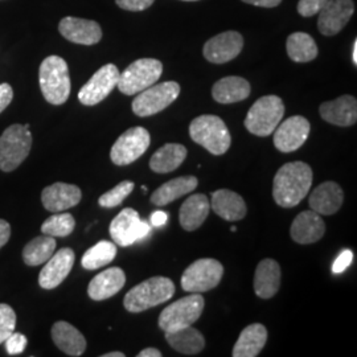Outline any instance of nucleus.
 <instances>
[{
  "label": "nucleus",
  "mask_w": 357,
  "mask_h": 357,
  "mask_svg": "<svg viewBox=\"0 0 357 357\" xmlns=\"http://www.w3.org/2000/svg\"><path fill=\"white\" fill-rule=\"evenodd\" d=\"M312 184V169L305 162H291L282 166L275 174L273 197L282 208H294L299 204Z\"/></svg>",
  "instance_id": "1"
},
{
  "label": "nucleus",
  "mask_w": 357,
  "mask_h": 357,
  "mask_svg": "<svg viewBox=\"0 0 357 357\" xmlns=\"http://www.w3.org/2000/svg\"><path fill=\"white\" fill-rule=\"evenodd\" d=\"M40 89L47 102L60 106L68 101L70 96L69 68L63 57L48 56L38 70Z\"/></svg>",
  "instance_id": "2"
},
{
  "label": "nucleus",
  "mask_w": 357,
  "mask_h": 357,
  "mask_svg": "<svg viewBox=\"0 0 357 357\" xmlns=\"http://www.w3.org/2000/svg\"><path fill=\"white\" fill-rule=\"evenodd\" d=\"M175 294V284L167 277L149 278L132 287L125 296L123 305L128 312H143L169 301Z\"/></svg>",
  "instance_id": "3"
},
{
  "label": "nucleus",
  "mask_w": 357,
  "mask_h": 357,
  "mask_svg": "<svg viewBox=\"0 0 357 357\" xmlns=\"http://www.w3.org/2000/svg\"><path fill=\"white\" fill-rule=\"evenodd\" d=\"M192 141L213 155H224L229 150L231 137L225 122L217 115H200L190 125Z\"/></svg>",
  "instance_id": "4"
},
{
  "label": "nucleus",
  "mask_w": 357,
  "mask_h": 357,
  "mask_svg": "<svg viewBox=\"0 0 357 357\" xmlns=\"http://www.w3.org/2000/svg\"><path fill=\"white\" fill-rule=\"evenodd\" d=\"M32 149L29 125H13L0 137V171L11 172L26 159Z\"/></svg>",
  "instance_id": "5"
},
{
  "label": "nucleus",
  "mask_w": 357,
  "mask_h": 357,
  "mask_svg": "<svg viewBox=\"0 0 357 357\" xmlns=\"http://www.w3.org/2000/svg\"><path fill=\"white\" fill-rule=\"evenodd\" d=\"M284 105L277 96H265L255 101L245 118V128L257 137H268L281 123Z\"/></svg>",
  "instance_id": "6"
},
{
  "label": "nucleus",
  "mask_w": 357,
  "mask_h": 357,
  "mask_svg": "<svg viewBox=\"0 0 357 357\" xmlns=\"http://www.w3.org/2000/svg\"><path fill=\"white\" fill-rule=\"evenodd\" d=\"M205 301L200 294L191 293L166 307L159 317L162 331L172 332L193 326L204 311Z\"/></svg>",
  "instance_id": "7"
},
{
  "label": "nucleus",
  "mask_w": 357,
  "mask_h": 357,
  "mask_svg": "<svg viewBox=\"0 0 357 357\" xmlns=\"http://www.w3.org/2000/svg\"><path fill=\"white\" fill-rule=\"evenodd\" d=\"M163 73V65L156 59H139L119 73L116 88L126 96H135L153 86Z\"/></svg>",
  "instance_id": "8"
},
{
  "label": "nucleus",
  "mask_w": 357,
  "mask_h": 357,
  "mask_svg": "<svg viewBox=\"0 0 357 357\" xmlns=\"http://www.w3.org/2000/svg\"><path fill=\"white\" fill-rule=\"evenodd\" d=\"M224 268L213 258L195 261L181 275V287L187 293H206L222 280Z\"/></svg>",
  "instance_id": "9"
},
{
  "label": "nucleus",
  "mask_w": 357,
  "mask_h": 357,
  "mask_svg": "<svg viewBox=\"0 0 357 357\" xmlns=\"http://www.w3.org/2000/svg\"><path fill=\"white\" fill-rule=\"evenodd\" d=\"M180 94V85L175 81H167L138 93L132 101V112L138 116H151L163 112L176 101Z\"/></svg>",
  "instance_id": "10"
},
{
  "label": "nucleus",
  "mask_w": 357,
  "mask_h": 357,
  "mask_svg": "<svg viewBox=\"0 0 357 357\" xmlns=\"http://www.w3.org/2000/svg\"><path fill=\"white\" fill-rule=\"evenodd\" d=\"M150 143L151 137L146 128H128L113 144L110 151L112 162L116 166L131 165L147 151Z\"/></svg>",
  "instance_id": "11"
},
{
  "label": "nucleus",
  "mask_w": 357,
  "mask_h": 357,
  "mask_svg": "<svg viewBox=\"0 0 357 357\" xmlns=\"http://www.w3.org/2000/svg\"><path fill=\"white\" fill-rule=\"evenodd\" d=\"M109 230L115 245L128 248L130 245L146 238L151 233V225L141 220L135 209L125 208L112 221Z\"/></svg>",
  "instance_id": "12"
},
{
  "label": "nucleus",
  "mask_w": 357,
  "mask_h": 357,
  "mask_svg": "<svg viewBox=\"0 0 357 357\" xmlns=\"http://www.w3.org/2000/svg\"><path fill=\"white\" fill-rule=\"evenodd\" d=\"M119 70L114 64L103 65L78 91V100L85 106H94L116 88Z\"/></svg>",
  "instance_id": "13"
},
{
  "label": "nucleus",
  "mask_w": 357,
  "mask_h": 357,
  "mask_svg": "<svg viewBox=\"0 0 357 357\" xmlns=\"http://www.w3.org/2000/svg\"><path fill=\"white\" fill-rule=\"evenodd\" d=\"M310 122L302 115H294L274 130V146L281 153L299 150L310 135Z\"/></svg>",
  "instance_id": "14"
},
{
  "label": "nucleus",
  "mask_w": 357,
  "mask_h": 357,
  "mask_svg": "<svg viewBox=\"0 0 357 357\" xmlns=\"http://www.w3.org/2000/svg\"><path fill=\"white\" fill-rule=\"evenodd\" d=\"M243 48V38L236 31H227L205 43L204 57L212 64H225L236 59Z\"/></svg>",
  "instance_id": "15"
},
{
  "label": "nucleus",
  "mask_w": 357,
  "mask_h": 357,
  "mask_svg": "<svg viewBox=\"0 0 357 357\" xmlns=\"http://www.w3.org/2000/svg\"><path fill=\"white\" fill-rule=\"evenodd\" d=\"M355 13L352 0H328L319 11L318 28L324 36L337 35Z\"/></svg>",
  "instance_id": "16"
},
{
  "label": "nucleus",
  "mask_w": 357,
  "mask_h": 357,
  "mask_svg": "<svg viewBox=\"0 0 357 357\" xmlns=\"http://www.w3.org/2000/svg\"><path fill=\"white\" fill-rule=\"evenodd\" d=\"M75 252L69 248L60 249L56 255L53 253L38 274V284L45 290L56 289L69 275L75 265Z\"/></svg>",
  "instance_id": "17"
},
{
  "label": "nucleus",
  "mask_w": 357,
  "mask_h": 357,
  "mask_svg": "<svg viewBox=\"0 0 357 357\" xmlns=\"http://www.w3.org/2000/svg\"><path fill=\"white\" fill-rule=\"evenodd\" d=\"M59 31L68 41L81 45H94L102 38V29L97 22L72 16L60 22Z\"/></svg>",
  "instance_id": "18"
},
{
  "label": "nucleus",
  "mask_w": 357,
  "mask_h": 357,
  "mask_svg": "<svg viewBox=\"0 0 357 357\" xmlns=\"http://www.w3.org/2000/svg\"><path fill=\"white\" fill-rule=\"evenodd\" d=\"M82 199V192L73 184L53 183L41 192V202L47 211L52 213L65 212L69 208L76 206Z\"/></svg>",
  "instance_id": "19"
},
{
  "label": "nucleus",
  "mask_w": 357,
  "mask_h": 357,
  "mask_svg": "<svg viewBox=\"0 0 357 357\" xmlns=\"http://www.w3.org/2000/svg\"><path fill=\"white\" fill-rule=\"evenodd\" d=\"M321 118L335 126L348 128L357 121V101L352 96H342L335 101L320 105Z\"/></svg>",
  "instance_id": "20"
},
{
  "label": "nucleus",
  "mask_w": 357,
  "mask_h": 357,
  "mask_svg": "<svg viewBox=\"0 0 357 357\" xmlns=\"http://www.w3.org/2000/svg\"><path fill=\"white\" fill-rule=\"evenodd\" d=\"M343 202L344 193L340 185L335 181H326L310 195L308 204L311 211L319 213L320 216H331L342 208Z\"/></svg>",
  "instance_id": "21"
},
{
  "label": "nucleus",
  "mask_w": 357,
  "mask_h": 357,
  "mask_svg": "<svg viewBox=\"0 0 357 357\" xmlns=\"http://www.w3.org/2000/svg\"><path fill=\"white\" fill-rule=\"evenodd\" d=\"M326 233V224L319 213L305 211L295 217L290 234L295 243L301 245L318 243Z\"/></svg>",
  "instance_id": "22"
},
{
  "label": "nucleus",
  "mask_w": 357,
  "mask_h": 357,
  "mask_svg": "<svg viewBox=\"0 0 357 357\" xmlns=\"http://www.w3.org/2000/svg\"><path fill=\"white\" fill-rule=\"evenodd\" d=\"M125 283L126 274L122 268H106L91 280L88 287V295L93 301H105L119 293Z\"/></svg>",
  "instance_id": "23"
},
{
  "label": "nucleus",
  "mask_w": 357,
  "mask_h": 357,
  "mask_svg": "<svg viewBox=\"0 0 357 357\" xmlns=\"http://www.w3.org/2000/svg\"><path fill=\"white\" fill-rule=\"evenodd\" d=\"M281 286V266L277 261L262 259L255 268V293L261 299H270Z\"/></svg>",
  "instance_id": "24"
},
{
  "label": "nucleus",
  "mask_w": 357,
  "mask_h": 357,
  "mask_svg": "<svg viewBox=\"0 0 357 357\" xmlns=\"http://www.w3.org/2000/svg\"><path fill=\"white\" fill-rule=\"evenodd\" d=\"M52 339L56 347L68 356H81L86 349L84 335L68 321H57L52 327Z\"/></svg>",
  "instance_id": "25"
},
{
  "label": "nucleus",
  "mask_w": 357,
  "mask_h": 357,
  "mask_svg": "<svg viewBox=\"0 0 357 357\" xmlns=\"http://www.w3.org/2000/svg\"><path fill=\"white\" fill-rule=\"evenodd\" d=\"M209 209L211 204L205 195L196 193L190 196L183 203L178 212V221L181 228L187 231L199 229L209 215Z\"/></svg>",
  "instance_id": "26"
},
{
  "label": "nucleus",
  "mask_w": 357,
  "mask_h": 357,
  "mask_svg": "<svg viewBox=\"0 0 357 357\" xmlns=\"http://www.w3.org/2000/svg\"><path fill=\"white\" fill-rule=\"evenodd\" d=\"M211 208L215 211L217 216L230 222L243 220L248 212L243 197L238 193L229 190H218L213 192Z\"/></svg>",
  "instance_id": "27"
},
{
  "label": "nucleus",
  "mask_w": 357,
  "mask_h": 357,
  "mask_svg": "<svg viewBox=\"0 0 357 357\" xmlns=\"http://www.w3.org/2000/svg\"><path fill=\"white\" fill-rule=\"evenodd\" d=\"M268 342V330L264 324L255 323L243 328L236 345L233 347V357H255L261 354Z\"/></svg>",
  "instance_id": "28"
},
{
  "label": "nucleus",
  "mask_w": 357,
  "mask_h": 357,
  "mask_svg": "<svg viewBox=\"0 0 357 357\" xmlns=\"http://www.w3.org/2000/svg\"><path fill=\"white\" fill-rule=\"evenodd\" d=\"M250 84L243 77L229 76L217 81L212 88V97L222 105L240 102L249 97Z\"/></svg>",
  "instance_id": "29"
},
{
  "label": "nucleus",
  "mask_w": 357,
  "mask_h": 357,
  "mask_svg": "<svg viewBox=\"0 0 357 357\" xmlns=\"http://www.w3.org/2000/svg\"><path fill=\"white\" fill-rule=\"evenodd\" d=\"M199 180L195 176H180L172 178L165 183L162 187H159L151 195V203L158 206H165L180 197L185 196L187 193H191L196 190Z\"/></svg>",
  "instance_id": "30"
},
{
  "label": "nucleus",
  "mask_w": 357,
  "mask_h": 357,
  "mask_svg": "<svg viewBox=\"0 0 357 357\" xmlns=\"http://www.w3.org/2000/svg\"><path fill=\"white\" fill-rule=\"evenodd\" d=\"M187 158V149L178 143H167L155 151L150 159V168L156 174H168L183 165Z\"/></svg>",
  "instance_id": "31"
},
{
  "label": "nucleus",
  "mask_w": 357,
  "mask_h": 357,
  "mask_svg": "<svg viewBox=\"0 0 357 357\" xmlns=\"http://www.w3.org/2000/svg\"><path fill=\"white\" fill-rule=\"evenodd\" d=\"M166 340L178 354L193 356L200 354L205 347L204 336L193 326L176 331L166 332Z\"/></svg>",
  "instance_id": "32"
},
{
  "label": "nucleus",
  "mask_w": 357,
  "mask_h": 357,
  "mask_svg": "<svg viewBox=\"0 0 357 357\" xmlns=\"http://www.w3.org/2000/svg\"><path fill=\"white\" fill-rule=\"evenodd\" d=\"M286 50L294 63H310L318 56L315 40L305 32H295L290 35L286 43Z\"/></svg>",
  "instance_id": "33"
},
{
  "label": "nucleus",
  "mask_w": 357,
  "mask_h": 357,
  "mask_svg": "<svg viewBox=\"0 0 357 357\" xmlns=\"http://www.w3.org/2000/svg\"><path fill=\"white\" fill-rule=\"evenodd\" d=\"M56 250V240L51 236H38L26 243L23 259L28 266H40L45 264Z\"/></svg>",
  "instance_id": "34"
},
{
  "label": "nucleus",
  "mask_w": 357,
  "mask_h": 357,
  "mask_svg": "<svg viewBox=\"0 0 357 357\" xmlns=\"http://www.w3.org/2000/svg\"><path fill=\"white\" fill-rule=\"evenodd\" d=\"M115 257L116 245L110 241H100L85 252L81 259V265L86 270H97L113 262Z\"/></svg>",
  "instance_id": "35"
},
{
  "label": "nucleus",
  "mask_w": 357,
  "mask_h": 357,
  "mask_svg": "<svg viewBox=\"0 0 357 357\" xmlns=\"http://www.w3.org/2000/svg\"><path fill=\"white\" fill-rule=\"evenodd\" d=\"M76 228V220L70 213L59 212V215L48 217L43 225L41 233L51 237H68Z\"/></svg>",
  "instance_id": "36"
},
{
  "label": "nucleus",
  "mask_w": 357,
  "mask_h": 357,
  "mask_svg": "<svg viewBox=\"0 0 357 357\" xmlns=\"http://www.w3.org/2000/svg\"><path fill=\"white\" fill-rule=\"evenodd\" d=\"M134 183L130 180H125L119 183L113 190H110L98 199V204L102 208H115L122 204L123 200L130 196V193L134 191Z\"/></svg>",
  "instance_id": "37"
},
{
  "label": "nucleus",
  "mask_w": 357,
  "mask_h": 357,
  "mask_svg": "<svg viewBox=\"0 0 357 357\" xmlns=\"http://www.w3.org/2000/svg\"><path fill=\"white\" fill-rule=\"evenodd\" d=\"M16 328V314L13 308L6 303H0V344L7 340V337Z\"/></svg>",
  "instance_id": "38"
},
{
  "label": "nucleus",
  "mask_w": 357,
  "mask_h": 357,
  "mask_svg": "<svg viewBox=\"0 0 357 357\" xmlns=\"http://www.w3.org/2000/svg\"><path fill=\"white\" fill-rule=\"evenodd\" d=\"M4 343H6V349H7L8 355L15 356V355H20L22 352H24L28 340H26V335L13 331Z\"/></svg>",
  "instance_id": "39"
},
{
  "label": "nucleus",
  "mask_w": 357,
  "mask_h": 357,
  "mask_svg": "<svg viewBox=\"0 0 357 357\" xmlns=\"http://www.w3.org/2000/svg\"><path fill=\"white\" fill-rule=\"evenodd\" d=\"M328 0H299L298 3V13L303 17H311L324 7Z\"/></svg>",
  "instance_id": "40"
},
{
  "label": "nucleus",
  "mask_w": 357,
  "mask_h": 357,
  "mask_svg": "<svg viewBox=\"0 0 357 357\" xmlns=\"http://www.w3.org/2000/svg\"><path fill=\"white\" fill-rule=\"evenodd\" d=\"M155 0H115L116 6L121 7L122 10L126 11H132V13H138V11H144L149 7H151Z\"/></svg>",
  "instance_id": "41"
},
{
  "label": "nucleus",
  "mask_w": 357,
  "mask_h": 357,
  "mask_svg": "<svg viewBox=\"0 0 357 357\" xmlns=\"http://www.w3.org/2000/svg\"><path fill=\"white\" fill-rule=\"evenodd\" d=\"M352 262H354V253H352V250L345 249L335 259V262L332 265V273L333 274H342L343 271H345V268H348Z\"/></svg>",
  "instance_id": "42"
},
{
  "label": "nucleus",
  "mask_w": 357,
  "mask_h": 357,
  "mask_svg": "<svg viewBox=\"0 0 357 357\" xmlns=\"http://www.w3.org/2000/svg\"><path fill=\"white\" fill-rule=\"evenodd\" d=\"M13 90L10 84H0V113H3L8 105L13 102Z\"/></svg>",
  "instance_id": "43"
},
{
  "label": "nucleus",
  "mask_w": 357,
  "mask_h": 357,
  "mask_svg": "<svg viewBox=\"0 0 357 357\" xmlns=\"http://www.w3.org/2000/svg\"><path fill=\"white\" fill-rule=\"evenodd\" d=\"M11 237V225L6 221L0 218V249L8 243Z\"/></svg>",
  "instance_id": "44"
},
{
  "label": "nucleus",
  "mask_w": 357,
  "mask_h": 357,
  "mask_svg": "<svg viewBox=\"0 0 357 357\" xmlns=\"http://www.w3.org/2000/svg\"><path fill=\"white\" fill-rule=\"evenodd\" d=\"M243 3L257 6V7H265V8H273L281 4L282 0H243Z\"/></svg>",
  "instance_id": "45"
},
{
  "label": "nucleus",
  "mask_w": 357,
  "mask_h": 357,
  "mask_svg": "<svg viewBox=\"0 0 357 357\" xmlns=\"http://www.w3.org/2000/svg\"><path fill=\"white\" fill-rule=\"evenodd\" d=\"M167 221H168V215L166 212H162V211H156L151 215V224L153 227L159 228V227H163L166 225Z\"/></svg>",
  "instance_id": "46"
},
{
  "label": "nucleus",
  "mask_w": 357,
  "mask_h": 357,
  "mask_svg": "<svg viewBox=\"0 0 357 357\" xmlns=\"http://www.w3.org/2000/svg\"><path fill=\"white\" fill-rule=\"evenodd\" d=\"M138 357H162V352L156 348H146L138 354Z\"/></svg>",
  "instance_id": "47"
},
{
  "label": "nucleus",
  "mask_w": 357,
  "mask_h": 357,
  "mask_svg": "<svg viewBox=\"0 0 357 357\" xmlns=\"http://www.w3.org/2000/svg\"><path fill=\"white\" fill-rule=\"evenodd\" d=\"M102 357H125V354L122 352H109V354H105Z\"/></svg>",
  "instance_id": "48"
},
{
  "label": "nucleus",
  "mask_w": 357,
  "mask_h": 357,
  "mask_svg": "<svg viewBox=\"0 0 357 357\" xmlns=\"http://www.w3.org/2000/svg\"><path fill=\"white\" fill-rule=\"evenodd\" d=\"M352 60H354V64L357 65V40H355V43H354V53H352Z\"/></svg>",
  "instance_id": "49"
},
{
  "label": "nucleus",
  "mask_w": 357,
  "mask_h": 357,
  "mask_svg": "<svg viewBox=\"0 0 357 357\" xmlns=\"http://www.w3.org/2000/svg\"><path fill=\"white\" fill-rule=\"evenodd\" d=\"M230 230H231V231H237V228H236V227H231V228H230Z\"/></svg>",
  "instance_id": "50"
},
{
  "label": "nucleus",
  "mask_w": 357,
  "mask_h": 357,
  "mask_svg": "<svg viewBox=\"0 0 357 357\" xmlns=\"http://www.w3.org/2000/svg\"><path fill=\"white\" fill-rule=\"evenodd\" d=\"M142 190H143V192H147V187H144V185H143V187H142Z\"/></svg>",
  "instance_id": "51"
},
{
  "label": "nucleus",
  "mask_w": 357,
  "mask_h": 357,
  "mask_svg": "<svg viewBox=\"0 0 357 357\" xmlns=\"http://www.w3.org/2000/svg\"><path fill=\"white\" fill-rule=\"evenodd\" d=\"M183 1H199V0H183Z\"/></svg>",
  "instance_id": "52"
}]
</instances>
